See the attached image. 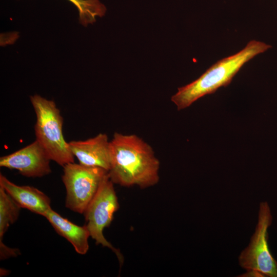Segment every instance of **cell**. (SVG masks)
I'll use <instances>...</instances> for the list:
<instances>
[{
	"mask_svg": "<svg viewBox=\"0 0 277 277\" xmlns=\"http://www.w3.org/2000/svg\"><path fill=\"white\" fill-rule=\"evenodd\" d=\"M272 222L270 206L266 201L259 206L258 220L250 243L240 254V266L247 271H254L263 276L277 277V262L268 243V230Z\"/></svg>",
	"mask_w": 277,
	"mask_h": 277,
	"instance_id": "277c9868",
	"label": "cell"
},
{
	"mask_svg": "<svg viewBox=\"0 0 277 277\" xmlns=\"http://www.w3.org/2000/svg\"><path fill=\"white\" fill-rule=\"evenodd\" d=\"M60 235L65 238L73 246L75 250L80 254H85L88 251L89 245V231L86 225H77L62 216L52 208L43 216Z\"/></svg>",
	"mask_w": 277,
	"mask_h": 277,
	"instance_id": "30bf717a",
	"label": "cell"
},
{
	"mask_svg": "<svg viewBox=\"0 0 277 277\" xmlns=\"http://www.w3.org/2000/svg\"><path fill=\"white\" fill-rule=\"evenodd\" d=\"M36 114V140L51 161L64 166L74 162V156L63 133V118L54 101L39 95L30 97Z\"/></svg>",
	"mask_w": 277,
	"mask_h": 277,
	"instance_id": "3957f363",
	"label": "cell"
},
{
	"mask_svg": "<svg viewBox=\"0 0 277 277\" xmlns=\"http://www.w3.org/2000/svg\"><path fill=\"white\" fill-rule=\"evenodd\" d=\"M51 160L46 152L35 140L28 145L0 157V166L15 169L23 176L40 177L50 174Z\"/></svg>",
	"mask_w": 277,
	"mask_h": 277,
	"instance_id": "52a82bcc",
	"label": "cell"
},
{
	"mask_svg": "<svg viewBox=\"0 0 277 277\" xmlns=\"http://www.w3.org/2000/svg\"><path fill=\"white\" fill-rule=\"evenodd\" d=\"M21 208L0 186V242L9 226L18 219Z\"/></svg>",
	"mask_w": 277,
	"mask_h": 277,
	"instance_id": "8fae6325",
	"label": "cell"
},
{
	"mask_svg": "<svg viewBox=\"0 0 277 277\" xmlns=\"http://www.w3.org/2000/svg\"><path fill=\"white\" fill-rule=\"evenodd\" d=\"M110 143L108 174L114 184L145 188L159 182L160 163L149 144L135 134L118 132Z\"/></svg>",
	"mask_w": 277,
	"mask_h": 277,
	"instance_id": "6da1fadb",
	"label": "cell"
},
{
	"mask_svg": "<svg viewBox=\"0 0 277 277\" xmlns=\"http://www.w3.org/2000/svg\"><path fill=\"white\" fill-rule=\"evenodd\" d=\"M71 152L79 164L109 171L110 167V143L105 133H100L84 141L68 142Z\"/></svg>",
	"mask_w": 277,
	"mask_h": 277,
	"instance_id": "ba28073f",
	"label": "cell"
},
{
	"mask_svg": "<svg viewBox=\"0 0 277 277\" xmlns=\"http://www.w3.org/2000/svg\"><path fill=\"white\" fill-rule=\"evenodd\" d=\"M271 48L264 42L252 40L236 53L219 60L198 78L178 88L171 101L181 110L189 107L200 98L214 93L228 85L240 69L249 61Z\"/></svg>",
	"mask_w": 277,
	"mask_h": 277,
	"instance_id": "7a4b0ae2",
	"label": "cell"
},
{
	"mask_svg": "<svg viewBox=\"0 0 277 277\" xmlns=\"http://www.w3.org/2000/svg\"><path fill=\"white\" fill-rule=\"evenodd\" d=\"M77 8L80 22L84 26L92 24L96 17H102L106 12L105 6L99 0H68Z\"/></svg>",
	"mask_w": 277,
	"mask_h": 277,
	"instance_id": "7c38bea8",
	"label": "cell"
},
{
	"mask_svg": "<svg viewBox=\"0 0 277 277\" xmlns=\"http://www.w3.org/2000/svg\"><path fill=\"white\" fill-rule=\"evenodd\" d=\"M0 186L21 208L42 216L52 208L50 198L44 192L32 186L17 185L2 173Z\"/></svg>",
	"mask_w": 277,
	"mask_h": 277,
	"instance_id": "9c48e42d",
	"label": "cell"
},
{
	"mask_svg": "<svg viewBox=\"0 0 277 277\" xmlns=\"http://www.w3.org/2000/svg\"><path fill=\"white\" fill-rule=\"evenodd\" d=\"M113 184L108 174L87 206L83 214L90 237L95 241L96 244L110 249L115 253L120 263L122 264L124 261L122 254L103 235L104 229L110 225L114 213L119 207Z\"/></svg>",
	"mask_w": 277,
	"mask_h": 277,
	"instance_id": "8992f818",
	"label": "cell"
},
{
	"mask_svg": "<svg viewBox=\"0 0 277 277\" xmlns=\"http://www.w3.org/2000/svg\"><path fill=\"white\" fill-rule=\"evenodd\" d=\"M62 181L66 190L65 206L75 212L83 214L108 174L106 170L68 163L63 166Z\"/></svg>",
	"mask_w": 277,
	"mask_h": 277,
	"instance_id": "5b68a950",
	"label": "cell"
},
{
	"mask_svg": "<svg viewBox=\"0 0 277 277\" xmlns=\"http://www.w3.org/2000/svg\"><path fill=\"white\" fill-rule=\"evenodd\" d=\"M20 254L18 249L7 246L3 242H0V259L1 260L15 257Z\"/></svg>",
	"mask_w": 277,
	"mask_h": 277,
	"instance_id": "4fadbf2b",
	"label": "cell"
}]
</instances>
